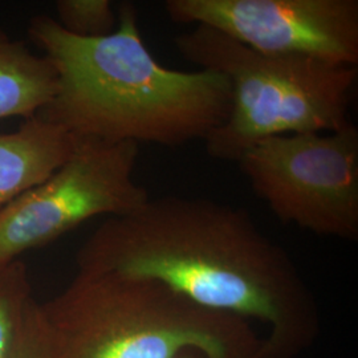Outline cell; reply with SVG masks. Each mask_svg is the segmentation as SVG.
<instances>
[{
    "label": "cell",
    "mask_w": 358,
    "mask_h": 358,
    "mask_svg": "<svg viewBox=\"0 0 358 358\" xmlns=\"http://www.w3.org/2000/svg\"><path fill=\"white\" fill-rule=\"evenodd\" d=\"M77 272L162 282L194 303L266 328L263 358H297L321 332L320 310L292 256L238 206L164 195L106 217Z\"/></svg>",
    "instance_id": "1"
},
{
    "label": "cell",
    "mask_w": 358,
    "mask_h": 358,
    "mask_svg": "<svg viewBox=\"0 0 358 358\" xmlns=\"http://www.w3.org/2000/svg\"><path fill=\"white\" fill-rule=\"evenodd\" d=\"M40 307L55 358H263L264 338L250 321L150 279L77 272Z\"/></svg>",
    "instance_id": "3"
},
{
    "label": "cell",
    "mask_w": 358,
    "mask_h": 358,
    "mask_svg": "<svg viewBox=\"0 0 358 358\" xmlns=\"http://www.w3.org/2000/svg\"><path fill=\"white\" fill-rule=\"evenodd\" d=\"M272 214L320 236L358 239V129L269 137L238 159Z\"/></svg>",
    "instance_id": "5"
},
{
    "label": "cell",
    "mask_w": 358,
    "mask_h": 358,
    "mask_svg": "<svg viewBox=\"0 0 358 358\" xmlns=\"http://www.w3.org/2000/svg\"><path fill=\"white\" fill-rule=\"evenodd\" d=\"M56 23L81 38H105L117 28L118 16L110 0H57Z\"/></svg>",
    "instance_id": "11"
},
{
    "label": "cell",
    "mask_w": 358,
    "mask_h": 358,
    "mask_svg": "<svg viewBox=\"0 0 358 358\" xmlns=\"http://www.w3.org/2000/svg\"><path fill=\"white\" fill-rule=\"evenodd\" d=\"M8 358H55L50 331L36 300L27 310Z\"/></svg>",
    "instance_id": "12"
},
{
    "label": "cell",
    "mask_w": 358,
    "mask_h": 358,
    "mask_svg": "<svg viewBox=\"0 0 358 358\" xmlns=\"http://www.w3.org/2000/svg\"><path fill=\"white\" fill-rule=\"evenodd\" d=\"M136 142L77 140L50 177L0 210V264L20 260L97 217L127 215L150 195L134 179Z\"/></svg>",
    "instance_id": "6"
},
{
    "label": "cell",
    "mask_w": 358,
    "mask_h": 358,
    "mask_svg": "<svg viewBox=\"0 0 358 358\" xmlns=\"http://www.w3.org/2000/svg\"><path fill=\"white\" fill-rule=\"evenodd\" d=\"M117 16L115 32L97 38L72 36L48 15L29 20L28 36L57 75L55 96L38 115L77 140L166 148L206 141L230 115L227 77L159 64L134 4L122 3Z\"/></svg>",
    "instance_id": "2"
},
{
    "label": "cell",
    "mask_w": 358,
    "mask_h": 358,
    "mask_svg": "<svg viewBox=\"0 0 358 358\" xmlns=\"http://www.w3.org/2000/svg\"><path fill=\"white\" fill-rule=\"evenodd\" d=\"M35 301L26 264H0V358H8L27 310Z\"/></svg>",
    "instance_id": "10"
},
{
    "label": "cell",
    "mask_w": 358,
    "mask_h": 358,
    "mask_svg": "<svg viewBox=\"0 0 358 358\" xmlns=\"http://www.w3.org/2000/svg\"><path fill=\"white\" fill-rule=\"evenodd\" d=\"M178 358H210L205 356L203 353L201 352H196V350H189V352H185L182 353Z\"/></svg>",
    "instance_id": "13"
},
{
    "label": "cell",
    "mask_w": 358,
    "mask_h": 358,
    "mask_svg": "<svg viewBox=\"0 0 358 358\" xmlns=\"http://www.w3.org/2000/svg\"><path fill=\"white\" fill-rule=\"evenodd\" d=\"M76 138L36 115L0 133V210L62 166Z\"/></svg>",
    "instance_id": "8"
},
{
    "label": "cell",
    "mask_w": 358,
    "mask_h": 358,
    "mask_svg": "<svg viewBox=\"0 0 358 358\" xmlns=\"http://www.w3.org/2000/svg\"><path fill=\"white\" fill-rule=\"evenodd\" d=\"M56 88L57 75L50 59L31 52L0 26V120L36 117L51 103Z\"/></svg>",
    "instance_id": "9"
},
{
    "label": "cell",
    "mask_w": 358,
    "mask_h": 358,
    "mask_svg": "<svg viewBox=\"0 0 358 358\" xmlns=\"http://www.w3.org/2000/svg\"><path fill=\"white\" fill-rule=\"evenodd\" d=\"M173 43L185 60L230 81V115L205 141L215 159L238 162L248 148L269 137L331 133L350 122L355 66L260 53L207 26L179 34Z\"/></svg>",
    "instance_id": "4"
},
{
    "label": "cell",
    "mask_w": 358,
    "mask_h": 358,
    "mask_svg": "<svg viewBox=\"0 0 358 358\" xmlns=\"http://www.w3.org/2000/svg\"><path fill=\"white\" fill-rule=\"evenodd\" d=\"M180 24L207 26L266 55L358 63L357 0H166Z\"/></svg>",
    "instance_id": "7"
}]
</instances>
